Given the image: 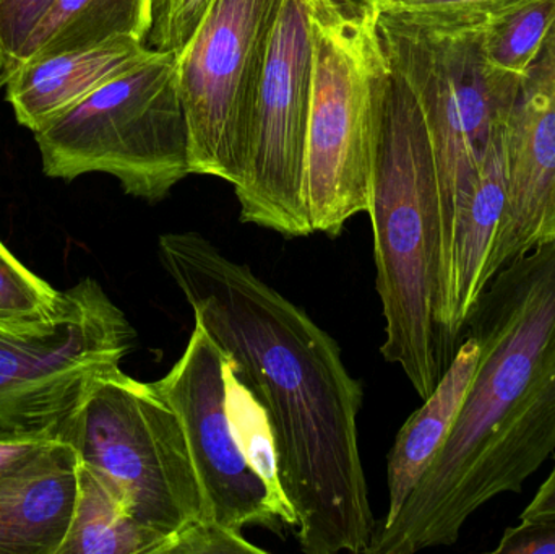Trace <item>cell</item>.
<instances>
[{
	"instance_id": "obj_7",
	"label": "cell",
	"mask_w": 555,
	"mask_h": 554,
	"mask_svg": "<svg viewBox=\"0 0 555 554\" xmlns=\"http://www.w3.org/2000/svg\"><path fill=\"white\" fill-rule=\"evenodd\" d=\"M378 33L391 68L403 78L420 106L433 146L439 182L442 272L460 197L489 140L511 120L525 81L486 62L481 35H447L380 13Z\"/></svg>"
},
{
	"instance_id": "obj_6",
	"label": "cell",
	"mask_w": 555,
	"mask_h": 554,
	"mask_svg": "<svg viewBox=\"0 0 555 554\" xmlns=\"http://www.w3.org/2000/svg\"><path fill=\"white\" fill-rule=\"evenodd\" d=\"M55 431L117 491L133 519L176 537V549L185 529L214 524L181 420L153 383L120 366L103 371Z\"/></svg>"
},
{
	"instance_id": "obj_18",
	"label": "cell",
	"mask_w": 555,
	"mask_h": 554,
	"mask_svg": "<svg viewBox=\"0 0 555 554\" xmlns=\"http://www.w3.org/2000/svg\"><path fill=\"white\" fill-rule=\"evenodd\" d=\"M227 409L241 451L246 455L250 467L266 481L276 506L286 517L287 526L297 527L296 514L281 488L272 423L262 402L240 376L230 357L227 366Z\"/></svg>"
},
{
	"instance_id": "obj_17",
	"label": "cell",
	"mask_w": 555,
	"mask_h": 554,
	"mask_svg": "<svg viewBox=\"0 0 555 554\" xmlns=\"http://www.w3.org/2000/svg\"><path fill=\"white\" fill-rule=\"evenodd\" d=\"M152 25L153 0H55L29 41L25 62L94 48L120 36L146 44Z\"/></svg>"
},
{
	"instance_id": "obj_5",
	"label": "cell",
	"mask_w": 555,
	"mask_h": 554,
	"mask_svg": "<svg viewBox=\"0 0 555 554\" xmlns=\"http://www.w3.org/2000/svg\"><path fill=\"white\" fill-rule=\"evenodd\" d=\"M33 133L49 178L104 172L126 194L156 204L192 175L171 52H156Z\"/></svg>"
},
{
	"instance_id": "obj_12",
	"label": "cell",
	"mask_w": 555,
	"mask_h": 554,
	"mask_svg": "<svg viewBox=\"0 0 555 554\" xmlns=\"http://www.w3.org/2000/svg\"><path fill=\"white\" fill-rule=\"evenodd\" d=\"M507 207L485 270L495 273L555 241V81L525 83L507 124Z\"/></svg>"
},
{
	"instance_id": "obj_1",
	"label": "cell",
	"mask_w": 555,
	"mask_h": 554,
	"mask_svg": "<svg viewBox=\"0 0 555 554\" xmlns=\"http://www.w3.org/2000/svg\"><path fill=\"white\" fill-rule=\"evenodd\" d=\"M158 254L269 415L300 550L367 554L377 523L359 452L364 392L335 338L201 233L162 234Z\"/></svg>"
},
{
	"instance_id": "obj_2",
	"label": "cell",
	"mask_w": 555,
	"mask_h": 554,
	"mask_svg": "<svg viewBox=\"0 0 555 554\" xmlns=\"http://www.w3.org/2000/svg\"><path fill=\"white\" fill-rule=\"evenodd\" d=\"M465 334L479 360L459 418L367 554L455 545L476 511L520 493L555 451V241L495 273Z\"/></svg>"
},
{
	"instance_id": "obj_20",
	"label": "cell",
	"mask_w": 555,
	"mask_h": 554,
	"mask_svg": "<svg viewBox=\"0 0 555 554\" xmlns=\"http://www.w3.org/2000/svg\"><path fill=\"white\" fill-rule=\"evenodd\" d=\"M65 292L26 269L0 241V332L33 334L61 318Z\"/></svg>"
},
{
	"instance_id": "obj_16",
	"label": "cell",
	"mask_w": 555,
	"mask_h": 554,
	"mask_svg": "<svg viewBox=\"0 0 555 554\" xmlns=\"http://www.w3.org/2000/svg\"><path fill=\"white\" fill-rule=\"evenodd\" d=\"M175 550L176 537L133 519L117 491L80 461L74 517L57 554H175Z\"/></svg>"
},
{
	"instance_id": "obj_8",
	"label": "cell",
	"mask_w": 555,
	"mask_h": 554,
	"mask_svg": "<svg viewBox=\"0 0 555 554\" xmlns=\"http://www.w3.org/2000/svg\"><path fill=\"white\" fill-rule=\"evenodd\" d=\"M284 0H214L181 54L176 81L192 175L241 184L260 81Z\"/></svg>"
},
{
	"instance_id": "obj_15",
	"label": "cell",
	"mask_w": 555,
	"mask_h": 554,
	"mask_svg": "<svg viewBox=\"0 0 555 554\" xmlns=\"http://www.w3.org/2000/svg\"><path fill=\"white\" fill-rule=\"evenodd\" d=\"M479 345L466 335L439 384L401 426L387 461L388 511L393 519L446 445L475 377Z\"/></svg>"
},
{
	"instance_id": "obj_21",
	"label": "cell",
	"mask_w": 555,
	"mask_h": 554,
	"mask_svg": "<svg viewBox=\"0 0 555 554\" xmlns=\"http://www.w3.org/2000/svg\"><path fill=\"white\" fill-rule=\"evenodd\" d=\"M380 15L447 35H482L528 0H358Z\"/></svg>"
},
{
	"instance_id": "obj_9",
	"label": "cell",
	"mask_w": 555,
	"mask_h": 554,
	"mask_svg": "<svg viewBox=\"0 0 555 554\" xmlns=\"http://www.w3.org/2000/svg\"><path fill=\"white\" fill-rule=\"evenodd\" d=\"M133 344L129 319L93 279L65 292L61 318L48 331L0 332V429H57L93 377L120 366Z\"/></svg>"
},
{
	"instance_id": "obj_3",
	"label": "cell",
	"mask_w": 555,
	"mask_h": 554,
	"mask_svg": "<svg viewBox=\"0 0 555 554\" xmlns=\"http://www.w3.org/2000/svg\"><path fill=\"white\" fill-rule=\"evenodd\" d=\"M369 217L385 318L380 351L426 400L453 358L439 327V182L423 114L393 68L382 96Z\"/></svg>"
},
{
	"instance_id": "obj_4",
	"label": "cell",
	"mask_w": 555,
	"mask_h": 554,
	"mask_svg": "<svg viewBox=\"0 0 555 554\" xmlns=\"http://www.w3.org/2000/svg\"><path fill=\"white\" fill-rule=\"evenodd\" d=\"M312 91L306 201L313 233L341 234L369 214L375 140L390 61L378 13L358 0H310Z\"/></svg>"
},
{
	"instance_id": "obj_11",
	"label": "cell",
	"mask_w": 555,
	"mask_h": 554,
	"mask_svg": "<svg viewBox=\"0 0 555 554\" xmlns=\"http://www.w3.org/2000/svg\"><path fill=\"white\" fill-rule=\"evenodd\" d=\"M227 366L228 355L195 322L184 353L153 386L181 420L211 523L233 533L247 526L276 530L287 526L286 517L241 451L228 418Z\"/></svg>"
},
{
	"instance_id": "obj_23",
	"label": "cell",
	"mask_w": 555,
	"mask_h": 554,
	"mask_svg": "<svg viewBox=\"0 0 555 554\" xmlns=\"http://www.w3.org/2000/svg\"><path fill=\"white\" fill-rule=\"evenodd\" d=\"M214 0H153V25L146 46L179 55L204 22Z\"/></svg>"
},
{
	"instance_id": "obj_27",
	"label": "cell",
	"mask_w": 555,
	"mask_h": 554,
	"mask_svg": "<svg viewBox=\"0 0 555 554\" xmlns=\"http://www.w3.org/2000/svg\"><path fill=\"white\" fill-rule=\"evenodd\" d=\"M533 80L555 81V23L553 29H551L550 38H547L546 44L541 51L540 59L531 70L530 78H528V81Z\"/></svg>"
},
{
	"instance_id": "obj_25",
	"label": "cell",
	"mask_w": 555,
	"mask_h": 554,
	"mask_svg": "<svg viewBox=\"0 0 555 554\" xmlns=\"http://www.w3.org/2000/svg\"><path fill=\"white\" fill-rule=\"evenodd\" d=\"M495 554H555V517L543 520H520L505 529Z\"/></svg>"
},
{
	"instance_id": "obj_26",
	"label": "cell",
	"mask_w": 555,
	"mask_h": 554,
	"mask_svg": "<svg viewBox=\"0 0 555 554\" xmlns=\"http://www.w3.org/2000/svg\"><path fill=\"white\" fill-rule=\"evenodd\" d=\"M555 517V465L550 477L541 485L531 503L525 507L520 520H543Z\"/></svg>"
},
{
	"instance_id": "obj_19",
	"label": "cell",
	"mask_w": 555,
	"mask_h": 554,
	"mask_svg": "<svg viewBox=\"0 0 555 554\" xmlns=\"http://www.w3.org/2000/svg\"><path fill=\"white\" fill-rule=\"evenodd\" d=\"M554 23L555 0H528L482 33L486 62L527 83Z\"/></svg>"
},
{
	"instance_id": "obj_22",
	"label": "cell",
	"mask_w": 555,
	"mask_h": 554,
	"mask_svg": "<svg viewBox=\"0 0 555 554\" xmlns=\"http://www.w3.org/2000/svg\"><path fill=\"white\" fill-rule=\"evenodd\" d=\"M55 0H0V80L25 62L29 41Z\"/></svg>"
},
{
	"instance_id": "obj_10",
	"label": "cell",
	"mask_w": 555,
	"mask_h": 554,
	"mask_svg": "<svg viewBox=\"0 0 555 554\" xmlns=\"http://www.w3.org/2000/svg\"><path fill=\"white\" fill-rule=\"evenodd\" d=\"M310 0H284L260 81L243 181L241 221L284 237L312 234L306 201L312 91Z\"/></svg>"
},
{
	"instance_id": "obj_13",
	"label": "cell",
	"mask_w": 555,
	"mask_h": 554,
	"mask_svg": "<svg viewBox=\"0 0 555 554\" xmlns=\"http://www.w3.org/2000/svg\"><path fill=\"white\" fill-rule=\"evenodd\" d=\"M156 52L139 39L120 36L94 48L25 62L0 85L18 124L35 132Z\"/></svg>"
},
{
	"instance_id": "obj_24",
	"label": "cell",
	"mask_w": 555,
	"mask_h": 554,
	"mask_svg": "<svg viewBox=\"0 0 555 554\" xmlns=\"http://www.w3.org/2000/svg\"><path fill=\"white\" fill-rule=\"evenodd\" d=\"M64 439L48 431H3L0 429V477L16 474L48 458Z\"/></svg>"
},
{
	"instance_id": "obj_14",
	"label": "cell",
	"mask_w": 555,
	"mask_h": 554,
	"mask_svg": "<svg viewBox=\"0 0 555 554\" xmlns=\"http://www.w3.org/2000/svg\"><path fill=\"white\" fill-rule=\"evenodd\" d=\"M78 464L62 441L33 467L0 477V554H57L77 503Z\"/></svg>"
}]
</instances>
